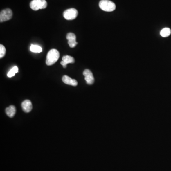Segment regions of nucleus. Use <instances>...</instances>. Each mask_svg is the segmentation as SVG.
Segmentation results:
<instances>
[{
  "label": "nucleus",
  "instance_id": "1",
  "mask_svg": "<svg viewBox=\"0 0 171 171\" xmlns=\"http://www.w3.org/2000/svg\"><path fill=\"white\" fill-rule=\"evenodd\" d=\"M60 57V53L56 49H51L47 54L46 63L48 66H51L57 62Z\"/></svg>",
  "mask_w": 171,
  "mask_h": 171
},
{
  "label": "nucleus",
  "instance_id": "2",
  "mask_svg": "<svg viewBox=\"0 0 171 171\" xmlns=\"http://www.w3.org/2000/svg\"><path fill=\"white\" fill-rule=\"evenodd\" d=\"M99 6L102 10L107 12H113L116 8L115 3L109 0H101L99 2Z\"/></svg>",
  "mask_w": 171,
  "mask_h": 171
},
{
  "label": "nucleus",
  "instance_id": "3",
  "mask_svg": "<svg viewBox=\"0 0 171 171\" xmlns=\"http://www.w3.org/2000/svg\"><path fill=\"white\" fill-rule=\"evenodd\" d=\"M30 6L33 10H38L45 9L47 6V3L45 0H33Z\"/></svg>",
  "mask_w": 171,
  "mask_h": 171
},
{
  "label": "nucleus",
  "instance_id": "4",
  "mask_svg": "<svg viewBox=\"0 0 171 171\" xmlns=\"http://www.w3.org/2000/svg\"><path fill=\"white\" fill-rule=\"evenodd\" d=\"M78 15V10L74 8L66 10L63 12V17L67 20H74Z\"/></svg>",
  "mask_w": 171,
  "mask_h": 171
},
{
  "label": "nucleus",
  "instance_id": "5",
  "mask_svg": "<svg viewBox=\"0 0 171 171\" xmlns=\"http://www.w3.org/2000/svg\"><path fill=\"white\" fill-rule=\"evenodd\" d=\"M12 16V12L10 9H6L1 10L0 13V22H3L9 21Z\"/></svg>",
  "mask_w": 171,
  "mask_h": 171
},
{
  "label": "nucleus",
  "instance_id": "6",
  "mask_svg": "<svg viewBox=\"0 0 171 171\" xmlns=\"http://www.w3.org/2000/svg\"><path fill=\"white\" fill-rule=\"evenodd\" d=\"M84 76L85 77V80L87 83L89 85H92L94 83V78L93 74L89 69H85L83 73Z\"/></svg>",
  "mask_w": 171,
  "mask_h": 171
},
{
  "label": "nucleus",
  "instance_id": "7",
  "mask_svg": "<svg viewBox=\"0 0 171 171\" xmlns=\"http://www.w3.org/2000/svg\"><path fill=\"white\" fill-rule=\"evenodd\" d=\"M66 38L68 39V44L71 48H74L78 44V42L76 41V36L74 33H68Z\"/></svg>",
  "mask_w": 171,
  "mask_h": 171
},
{
  "label": "nucleus",
  "instance_id": "8",
  "mask_svg": "<svg viewBox=\"0 0 171 171\" xmlns=\"http://www.w3.org/2000/svg\"><path fill=\"white\" fill-rule=\"evenodd\" d=\"M21 107L24 112L26 113L30 112L33 109L31 101L28 99L24 101L21 103Z\"/></svg>",
  "mask_w": 171,
  "mask_h": 171
},
{
  "label": "nucleus",
  "instance_id": "9",
  "mask_svg": "<svg viewBox=\"0 0 171 171\" xmlns=\"http://www.w3.org/2000/svg\"><path fill=\"white\" fill-rule=\"evenodd\" d=\"M62 80L63 82L67 85H71L73 86H76L78 85V82L76 80L72 79L71 78L66 75L63 76Z\"/></svg>",
  "mask_w": 171,
  "mask_h": 171
},
{
  "label": "nucleus",
  "instance_id": "10",
  "mask_svg": "<svg viewBox=\"0 0 171 171\" xmlns=\"http://www.w3.org/2000/svg\"><path fill=\"white\" fill-rule=\"evenodd\" d=\"M7 115L10 118H12L15 116L16 113V108L14 106H10L5 109Z\"/></svg>",
  "mask_w": 171,
  "mask_h": 171
},
{
  "label": "nucleus",
  "instance_id": "11",
  "mask_svg": "<svg viewBox=\"0 0 171 171\" xmlns=\"http://www.w3.org/2000/svg\"><path fill=\"white\" fill-rule=\"evenodd\" d=\"M62 59V61L65 63L67 65L69 63H74L75 62V59L69 55L64 56Z\"/></svg>",
  "mask_w": 171,
  "mask_h": 171
},
{
  "label": "nucleus",
  "instance_id": "12",
  "mask_svg": "<svg viewBox=\"0 0 171 171\" xmlns=\"http://www.w3.org/2000/svg\"><path fill=\"white\" fill-rule=\"evenodd\" d=\"M30 50L31 52L34 53H40L42 51V47L37 45L31 44L30 47Z\"/></svg>",
  "mask_w": 171,
  "mask_h": 171
},
{
  "label": "nucleus",
  "instance_id": "13",
  "mask_svg": "<svg viewBox=\"0 0 171 171\" xmlns=\"http://www.w3.org/2000/svg\"><path fill=\"white\" fill-rule=\"evenodd\" d=\"M171 33V29L168 28H165L160 31V35L163 37H167L170 35Z\"/></svg>",
  "mask_w": 171,
  "mask_h": 171
},
{
  "label": "nucleus",
  "instance_id": "14",
  "mask_svg": "<svg viewBox=\"0 0 171 171\" xmlns=\"http://www.w3.org/2000/svg\"><path fill=\"white\" fill-rule=\"evenodd\" d=\"M18 72V68L17 66H15L10 69L7 74V76L9 78H11L15 76L16 73Z\"/></svg>",
  "mask_w": 171,
  "mask_h": 171
},
{
  "label": "nucleus",
  "instance_id": "15",
  "mask_svg": "<svg viewBox=\"0 0 171 171\" xmlns=\"http://www.w3.org/2000/svg\"><path fill=\"white\" fill-rule=\"evenodd\" d=\"M6 48L3 45H0V58L1 59L5 56L6 54Z\"/></svg>",
  "mask_w": 171,
  "mask_h": 171
}]
</instances>
